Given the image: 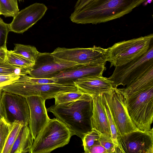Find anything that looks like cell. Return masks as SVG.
I'll return each mask as SVG.
<instances>
[{
    "label": "cell",
    "mask_w": 153,
    "mask_h": 153,
    "mask_svg": "<svg viewBox=\"0 0 153 153\" xmlns=\"http://www.w3.org/2000/svg\"><path fill=\"white\" fill-rule=\"evenodd\" d=\"M147 0H93L74 10L70 18L77 24H97L119 18Z\"/></svg>",
    "instance_id": "6da1fadb"
},
{
    "label": "cell",
    "mask_w": 153,
    "mask_h": 153,
    "mask_svg": "<svg viewBox=\"0 0 153 153\" xmlns=\"http://www.w3.org/2000/svg\"><path fill=\"white\" fill-rule=\"evenodd\" d=\"M47 109L82 139L92 128V97L89 95L84 93L77 100L54 105Z\"/></svg>",
    "instance_id": "7a4b0ae2"
},
{
    "label": "cell",
    "mask_w": 153,
    "mask_h": 153,
    "mask_svg": "<svg viewBox=\"0 0 153 153\" xmlns=\"http://www.w3.org/2000/svg\"><path fill=\"white\" fill-rule=\"evenodd\" d=\"M124 92L133 123L140 130H150L153 121V86L137 88L127 86Z\"/></svg>",
    "instance_id": "3957f363"
},
{
    "label": "cell",
    "mask_w": 153,
    "mask_h": 153,
    "mask_svg": "<svg viewBox=\"0 0 153 153\" xmlns=\"http://www.w3.org/2000/svg\"><path fill=\"white\" fill-rule=\"evenodd\" d=\"M74 135L57 118L50 119L33 141L30 153H49L67 144Z\"/></svg>",
    "instance_id": "277c9868"
},
{
    "label": "cell",
    "mask_w": 153,
    "mask_h": 153,
    "mask_svg": "<svg viewBox=\"0 0 153 153\" xmlns=\"http://www.w3.org/2000/svg\"><path fill=\"white\" fill-rule=\"evenodd\" d=\"M152 33L120 42L107 48V61L111 67L123 65L144 54L149 49Z\"/></svg>",
    "instance_id": "5b68a950"
},
{
    "label": "cell",
    "mask_w": 153,
    "mask_h": 153,
    "mask_svg": "<svg viewBox=\"0 0 153 153\" xmlns=\"http://www.w3.org/2000/svg\"><path fill=\"white\" fill-rule=\"evenodd\" d=\"M102 94L113 118L117 136L139 130L129 115L124 89L114 87Z\"/></svg>",
    "instance_id": "8992f818"
},
{
    "label": "cell",
    "mask_w": 153,
    "mask_h": 153,
    "mask_svg": "<svg viewBox=\"0 0 153 153\" xmlns=\"http://www.w3.org/2000/svg\"><path fill=\"white\" fill-rule=\"evenodd\" d=\"M3 91L25 97L38 96L45 100L54 98L58 93L77 90L74 85L58 83L38 84L29 82H13L1 88Z\"/></svg>",
    "instance_id": "52a82bcc"
},
{
    "label": "cell",
    "mask_w": 153,
    "mask_h": 153,
    "mask_svg": "<svg viewBox=\"0 0 153 153\" xmlns=\"http://www.w3.org/2000/svg\"><path fill=\"white\" fill-rule=\"evenodd\" d=\"M153 65V46L143 55L123 65L115 66L112 75L108 78L115 87L125 86Z\"/></svg>",
    "instance_id": "ba28073f"
},
{
    "label": "cell",
    "mask_w": 153,
    "mask_h": 153,
    "mask_svg": "<svg viewBox=\"0 0 153 153\" xmlns=\"http://www.w3.org/2000/svg\"><path fill=\"white\" fill-rule=\"evenodd\" d=\"M51 53L60 60L79 65H105L107 61V49L95 46L88 48L58 47Z\"/></svg>",
    "instance_id": "9c48e42d"
},
{
    "label": "cell",
    "mask_w": 153,
    "mask_h": 153,
    "mask_svg": "<svg viewBox=\"0 0 153 153\" xmlns=\"http://www.w3.org/2000/svg\"><path fill=\"white\" fill-rule=\"evenodd\" d=\"M114 153H153V128L139 129L118 136Z\"/></svg>",
    "instance_id": "30bf717a"
},
{
    "label": "cell",
    "mask_w": 153,
    "mask_h": 153,
    "mask_svg": "<svg viewBox=\"0 0 153 153\" xmlns=\"http://www.w3.org/2000/svg\"><path fill=\"white\" fill-rule=\"evenodd\" d=\"M79 65L75 62L60 60L51 53L39 52L34 65L27 72L31 77L41 78H51L60 72Z\"/></svg>",
    "instance_id": "8fae6325"
},
{
    "label": "cell",
    "mask_w": 153,
    "mask_h": 153,
    "mask_svg": "<svg viewBox=\"0 0 153 153\" xmlns=\"http://www.w3.org/2000/svg\"><path fill=\"white\" fill-rule=\"evenodd\" d=\"M47 10L44 4L36 3L19 11L9 24L10 31L23 33L40 20Z\"/></svg>",
    "instance_id": "7c38bea8"
},
{
    "label": "cell",
    "mask_w": 153,
    "mask_h": 153,
    "mask_svg": "<svg viewBox=\"0 0 153 153\" xmlns=\"http://www.w3.org/2000/svg\"><path fill=\"white\" fill-rule=\"evenodd\" d=\"M2 99L10 122L17 121L24 125H29V109L25 97L3 91Z\"/></svg>",
    "instance_id": "4fadbf2b"
},
{
    "label": "cell",
    "mask_w": 153,
    "mask_h": 153,
    "mask_svg": "<svg viewBox=\"0 0 153 153\" xmlns=\"http://www.w3.org/2000/svg\"><path fill=\"white\" fill-rule=\"evenodd\" d=\"M105 65H77L59 72L53 77L56 83L74 85L79 79L102 76L105 69Z\"/></svg>",
    "instance_id": "5bb4252c"
},
{
    "label": "cell",
    "mask_w": 153,
    "mask_h": 153,
    "mask_svg": "<svg viewBox=\"0 0 153 153\" xmlns=\"http://www.w3.org/2000/svg\"><path fill=\"white\" fill-rule=\"evenodd\" d=\"M25 98L29 109V126L34 140L50 119L45 106V100L35 96Z\"/></svg>",
    "instance_id": "9a60e30c"
},
{
    "label": "cell",
    "mask_w": 153,
    "mask_h": 153,
    "mask_svg": "<svg viewBox=\"0 0 153 153\" xmlns=\"http://www.w3.org/2000/svg\"><path fill=\"white\" fill-rule=\"evenodd\" d=\"M74 83L77 89L92 96L102 94L115 87L113 82L102 76L79 79Z\"/></svg>",
    "instance_id": "2e32d148"
},
{
    "label": "cell",
    "mask_w": 153,
    "mask_h": 153,
    "mask_svg": "<svg viewBox=\"0 0 153 153\" xmlns=\"http://www.w3.org/2000/svg\"><path fill=\"white\" fill-rule=\"evenodd\" d=\"M92 97V128L95 129L101 133L111 136L108 118L103 105L102 94Z\"/></svg>",
    "instance_id": "e0dca14e"
},
{
    "label": "cell",
    "mask_w": 153,
    "mask_h": 153,
    "mask_svg": "<svg viewBox=\"0 0 153 153\" xmlns=\"http://www.w3.org/2000/svg\"><path fill=\"white\" fill-rule=\"evenodd\" d=\"M33 140L29 125H24L19 133L10 153H30Z\"/></svg>",
    "instance_id": "ac0fdd59"
},
{
    "label": "cell",
    "mask_w": 153,
    "mask_h": 153,
    "mask_svg": "<svg viewBox=\"0 0 153 153\" xmlns=\"http://www.w3.org/2000/svg\"><path fill=\"white\" fill-rule=\"evenodd\" d=\"M6 61L14 67L23 69L29 68L35 63L22 56L14 53L12 51L8 50L6 52Z\"/></svg>",
    "instance_id": "d6986e66"
},
{
    "label": "cell",
    "mask_w": 153,
    "mask_h": 153,
    "mask_svg": "<svg viewBox=\"0 0 153 153\" xmlns=\"http://www.w3.org/2000/svg\"><path fill=\"white\" fill-rule=\"evenodd\" d=\"M13 51L35 63L39 52L36 48L28 45L16 44Z\"/></svg>",
    "instance_id": "ffe728a7"
},
{
    "label": "cell",
    "mask_w": 153,
    "mask_h": 153,
    "mask_svg": "<svg viewBox=\"0 0 153 153\" xmlns=\"http://www.w3.org/2000/svg\"><path fill=\"white\" fill-rule=\"evenodd\" d=\"M24 125L23 123L17 121L12 123L11 128L1 153H10L19 133Z\"/></svg>",
    "instance_id": "44dd1931"
},
{
    "label": "cell",
    "mask_w": 153,
    "mask_h": 153,
    "mask_svg": "<svg viewBox=\"0 0 153 153\" xmlns=\"http://www.w3.org/2000/svg\"><path fill=\"white\" fill-rule=\"evenodd\" d=\"M17 1L0 0V14L5 17H14L19 12Z\"/></svg>",
    "instance_id": "7402d4cb"
},
{
    "label": "cell",
    "mask_w": 153,
    "mask_h": 153,
    "mask_svg": "<svg viewBox=\"0 0 153 153\" xmlns=\"http://www.w3.org/2000/svg\"><path fill=\"white\" fill-rule=\"evenodd\" d=\"M101 134L95 129L92 128L84 135L82 140L85 153H88L91 147L100 143L99 139Z\"/></svg>",
    "instance_id": "603a6c76"
},
{
    "label": "cell",
    "mask_w": 153,
    "mask_h": 153,
    "mask_svg": "<svg viewBox=\"0 0 153 153\" xmlns=\"http://www.w3.org/2000/svg\"><path fill=\"white\" fill-rule=\"evenodd\" d=\"M84 93L80 90L58 93L54 97L55 104L67 103L77 100L80 98Z\"/></svg>",
    "instance_id": "cb8c5ba5"
},
{
    "label": "cell",
    "mask_w": 153,
    "mask_h": 153,
    "mask_svg": "<svg viewBox=\"0 0 153 153\" xmlns=\"http://www.w3.org/2000/svg\"><path fill=\"white\" fill-rule=\"evenodd\" d=\"M12 123L4 118L0 119V153H1L11 128Z\"/></svg>",
    "instance_id": "d4e9b609"
},
{
    "label": "cell",
    "mask_w": 153,
    "mask_h": 153,
    "mask_svg": "<svg viewBox=\"0 0 153 153\" xmlns=\"http://www.w3.org/2000/svg\"><path fill=\"white\" fill-rule=\"evenodd\" d=\"M28 69H23L14 67L9 64L7 61L0 62V75L19 74H27Z\"/></svg>",
    "instance_id": "484cf974"
},
{
    "label": "cell",
    "mask_w": 153,
    "mask_h": 153,
    "mask_svg": "<svg viewBox=\"0 0 153 153\" xmlns=\"http://www.w3.org/2000/svg\"><path fill=\"white\" fill-rule=\"evenodd\" d=\"M103 105L108 118L111 134V137L115 146V150L117 145V137L116 128L108 106L105 101L103 96Z\"/></svg>",
    "instance_id": "4316f807"
},
{
    "label": "cell",
    "mask_w": 153,
    "mask_h": 153,
    "mask_svg": "<svg viewBox=\"0 0 153 153\" xmlns=\"http://www.w3.org/2000/svg\"><path fill=\"white\" fill-rule=\"evenodd\" d=\"M9 31V24L5 23L0 17V49H7L6 42Z\"/></svg>",
    "instance_id": "83f0119b"
},
{
    "label": "cell",
    "mask_w": 153,
    "mask_h": 153,
    "mask_svg": "<svg viewBox=\"0 0 153 153\" xmlns=\"http://www.w3.org/2000/svg\"><path fill=\"white\" fill-rule=\"evenodd\" d=\"M99 141L106 150L107 153H113L115 152V146L111 136L101 134Z\"/></svg>",
    "instance_id": "f1b7e54d"
},
{
    "label": "cell",
    "mask_w": 153,
    "mask_h": 153,
    "mask_svg": "<svg viewBox=\"0 0 153 153\" xmlns=\"http://www.w3.org/2000/svg\"><path fill=\"white\" fill-rule=\"evenodd\" d=\"M20 75L15 74L0 75V88L13 83L19 79Z\"/></svg>",
    "instance_id": "f546056e"
},
{
    "label": "cell",
    "mask_w": 153,
    "mask_h": 153,
    "mask_svg": "<svg viewBox=\"0 0 153 153\" xmlns=\"http://www.w3.org/2000/svg\"><path fill=\"white\" fill-rule=\"evenodd\" d=\"M88 153H107L105 149L101 144L100 142L95 145L90 149Z\"/></svg>",
    "instance_id": "4dcf8cb0"
},
{
    "label": "cell",
    "mask_w": 153,
    "mask_h": 153,
    "mask_svg": "<svg viewBox=\"0 0 153 153\" xmlns=\"http://www.w3.org/2000/svg\"><path fill=\"white\" fill-rule=\"evenodd\" d=\"M3 91L0 88V119L4 118L7 120L5 107L2 99Z\"/></svg>",
    "instance_id": "1f68e13d"
},
{
    "label": "cell",
    "mask_w": 153,
    "mask_h": 153,
    "mask_svg": "<svg viewBox=\"0 0 153 153\" xmlns=\"http://www.w3.org/2000/svg\"><path fill=\"white\" fill-rule=\"evenodd\" d=\"M93 0H77L74 7V10L82 7Z\"/></svg>",
    "instance_id": "d6a6232c"
},
{
    "label": "cell",
    "mask_w": 153,
    "mask_h": 153,
    "mask_svg": "<svg viewBox=\"0 0 153 153\" xmlns=\"http://www.w3.org/2000/svg\"><path fill=\"white\" fill-rule=\"evenodd\" d=\"M7 49H0V62L6 61V52Z\"/></svg>",
    "instance_id": "836d02e7"
},
{
    "label": "cell",
    "mask_w": 153,
    "mask_h": 153,
    "mask_svg": "<svg viewBox=\"0 0 153 153\" xmlns=\"http://www.w3.org/2000/svg\"><path fill=\"white\" fill-rule=\"evenodd\" d=\"M148 3H150L152 1V0H147V1Z\"/></svg>",
    "instance_id": "e575fe53"
},
{
    "label": "cell",
    "mask_w": 153,
    "mask_h": 153,
    "mask_svg": "<svg viewBox=\"0 0 153 153\" xmlns=\"http://www.w3.org/2000/svg\"><path fill=\"white\" fill-rule=\"evenodd\" d=\"M17 1L18 0L19 1V2H24L25 0H16Z\"/></svg>",
    "instance_id": "d590c367"
},
{
    "label": "cell",
    "mask_w": 153,
    "mask_h": 153,
    "mask_svg": "<svg viewBox=\"0 0 153 153\" xmlns=\"http://www.w3.org/2000/svg\"><path fill=\"white\" fill-rule=\"evenodd\" d=\"M0 15H1L0 14Z\"/></svg>",
    "instance_id": "8d00e7d4"
}]
</instances>
